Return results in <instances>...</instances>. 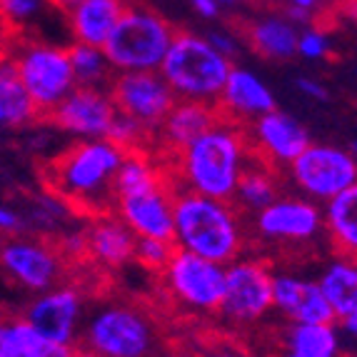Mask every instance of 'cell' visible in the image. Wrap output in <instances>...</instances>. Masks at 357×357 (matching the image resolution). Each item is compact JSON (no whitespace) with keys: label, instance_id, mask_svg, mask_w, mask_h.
<instances>
[{"label":"cell","instance_id":"cell-1","mask_svg":"<svg viewBox=\"0 0 357 357\" xmlns=\"http://www.w3.org/2000/svg\"><path fill=\"white\" fill-rule=\"evenodd\" d=\"M160 160L175 190L232 200L245 167L252 162V153L245 126L220 115L208 130Z\"/></svg>","mask_w":357,"mask_h":357},{"label":"cell","instance_id":"cell-2","mask_svg":"<svg viewBox=\"0 0 357 357\" xmlns=\"http://www.w3.org/2000/svg\"><path fill=\"white\" fill-rule=\"evenodd\" d=\"M126 150L107 137L80 140L43 167V183L53 197L77 213L96 218L115 203V175Z\"/></svg>","mask_w":357,"mask_h":357},{"label":"cell","instance_id":"cell-3","mask_svg":"<svg viewBox=\"0 0 357 357\" xmlns=\"http://www.w3.org/2000/svg\"><path fill=\"white\" fill-rule=\"evenodd\" d=\"M173 243L175 248L227 265L245 248L243 222L230 200L175 190L173 200Z\"/></svg>","mask_w":357,"mask_h":357},{"label":"cell","instance_id":"cell-4","mask_svg":"<svg viewBox=\"0 0 357 357\" xmlns=\"http://www.w3.org/2000/svg\"><path fill=\"white\" fill-rule=\"evenodd\" d=\"M230 70L232 60L215 48L208 38L178 30L158 73L165 77L178 100L218 105Z\"/></svg>","mask_w":357,"mask_h":357},{"label":"cell","instance_id":"cell-5","mask_svg":"<svg viewBox=\"0 0 357 357\" xmlns=\"http://www.w3.org/2000/svg\"><path fill=\"white\" fill-rule=\"evenodd\" d=\"M3 53L13 60L20 83L40 113V120L75 88L68 48L30 36H8Z\"/></svg>","mask_w":357,"mask_h":357},{"label":"cell","instance_id":"cell-6","mask_svg":"<svg viewBox=\"0 0 357 357\" xmlns=\"http://www.w3.org/2000/svg\"><path fill=\"white\" fill-rule=\"evenodd\" d=\"M175 33L178 30L153 8L126 6L102 50L115 73L160 70Z\"/></svg>","mask_w":357,"mask_h":357},{"label":"cell","instance_id":"cell-7","mask_svg":"<svg viewBox=\"0 0 357 357\" xmlns=\"http://www.w3.org/2000/svg\"><path fill=\"white\" fill-rule=\"evenodd\" d=\"M158 345L155 320L128 303L100 305L83 330V347L98 357H153Z\"/></svg>","mask_w":357,"mask_h":357},{"label":"cell","instance_id":"cell-8","mask_svg":"<svg viewBox=\"0 0 357 357\" xmlns=\"http://www.w3.org/2000/svg\"><path fill=\"white\" fill-rule=\"evenodd\" d=\"M160 275L165 292L183 310L197 315H213L220 310L225 292V265L175 248Z\"/></svg>","mask_w":357,"mask_h":357},{"label":"cell","instance_id":"cell-9","mask_svg":"<svg viewBox=\"0 0 357 357\" xmlns=\"http://www.w3.org/2000/svg\"><path fill=\"white\" fill-rule=\"evenodd\" d=\"M273 307V270L257 257H235L225 265V292L218 315L232 325H255Z\"/></svg>","mask_w":357,"mask_h":357},{"label":"cell","instance_id":"cell-10","mask_svg":"<svg viewBox=\"0 0 357 357\" xmlns=\"http://www.w3.org/2000/svg\"><path fill=\"white\" fill-rule=\"evenodd\" d=\"M287 170L292 185L315 203H330L335 195L357 183V158L335 145L310 143Z\"/></svg>","mask_w":357,"mask_h":357},{"label":"cell","instance_id":"cell-11","mask_svg":"<svg viewBox=\"0 0 357 357\" xmlns=\"http://www.w3.org/2000/svg\"><path fill=\"white\" fill-rule=\"evenodd\" d=\"M107 93L120 113L143 123L153 135L178 100L170 85L165 83V77L158 70L115 73L107 85Z\"/></svg>","mask_w":357,"mask_h":357},{"label":"cell","instance_id":"cell-12","mask_svg":"<svg viewBox=\"0 0 357 357\" xmlns=\"http://www.w3.org/2000/svg\"><path fill=\"white\" fill-rule=\"evenodd\" d=\"M0 270L25 290L45 292L63 278L66 257L58 245L45 240L10 238L0 250Z\"/></svg>","mask_w":357,"mask_h":357},{"label":"cell","instance_id":"cell-13","mask_svg":"<svg viewBox=\"0 0 357 357\" xmlns=\"http://www.w3.org/2000/svg\"><path fill=\"white\" fill-rule=\"evenodd\" d=\"M115 113H118V107L105 88L75 85L43 120L53 123L55 128L70 132L80 140H96V137L107 135V128L113 123Z\"/></svg>","mask_w":357,"mask_h":357},{"label":"cell","instance_id":"cell-14","mask_svg":"<svg viewBox=\"0 0 357 357\" xmlns=\"http://www.w3.org/2000/svg\"><path fill=\"white\" fill-rule=\"evenodd\" d=\"M248 145L255 160L270 167H287L310 145V135L298 120L273 107L245 126Z\"/></svg>","mask_w":357,"mask_h":357},{"label":"cell","instance_id":"cell-15","mask_svg":"<svg viewBox=\"0 0 357 357\" xmlns=\"http://www.w3.org/2000/svg\"><path fill=\"white\" fill-rule=\"evenodd\" d=\"M255 230L273 243H307L322 230V210L310 197H275L255 213Z\"/></svg>","mask_w":357,"mask_h":357},{"label":"cell","instance_id":"cell-16","mask_svg":"<svg viewBox=\"0 0 357 357\" xmlns=\"http://www.w3.org/2000/svg\"><path fill=\"white\" fill-rule=\"evenodd\" d=\"M25 320L50 342L73 347L83 322V295L68 285L50 287L30 305Z\"/></svg>","mask_w":357,"mask_h":357},{"label":"cell","instance_id":"cell-17","mask_svg":"<svg viewBox=\"0 0 357 357\" xmlns=\"http://www.w3.org/2000/svg\"><path fill=\"white\" fill-rule=\"evenodd\" d=\"M173 200L175 188L167 180L153 190L115 197L113 213L135 232V238L173 240Z\"/></svg>","mask_w":357,"mask_h":357},{"label":"cell","instance_id":"cell-18","mask_svg":"<svg viewBox=\"0 0 357 357\" xmlns=\"http://www.w3.org/2000/svg\"><path fill=\"white\" fill-rule=\"evenodd\" d=\"M273 307L280 310L292 322H335L333 307L322 295L317 280H307L292 273H273Z\"/></svg>","mask_w":357,"mask_h":357},{"label":"cell","instance_id":"cell-19","mask_svg":"<svg viewBox=\"0 0 357 357\" xmlns=\"http://www.w3.org/2000/svg\"><path fill=\"white\" fill-rule=\"evenodd\" d=\"M218 113L222 118L232 120V123H252L260 115L270 113L275 107L273 90L265 85L262 77H257L248 68H235L232 66L230 75L225 80L220 98H218Z\"/></svg>","mask_w":357,"mask_h":357},{"label":"cell","instance_id":"cell-20","mask_svg":"<svg viewBox=\"0 0 357 357\" xmlns=\"http://www.w3.org/2000/svg\"><path fill=\"white\" fill-rule=\"evenodd\" d=\"M135 232L113 210L90 218V225L85 230V248H88V257L98 268L120 270L128 262H135Z\"/></svg>","mask_w":357,"mask_h":357},{"label":"cell","instance_id":"cell-21","mask_svg":"<svg viewBox=\"0 0 357 357\" xmlns=\"http://www.w3.org/2000/svg\"><path fill=\"white\" fill-rule=\"evenodd\" d=\"M218 118H220V113H218L215 105L197 102V100H175V105L170 107V113L162 120V126L155 130V137L160 140L158 158H165V155L188 145L192 137H197L200 132L208 130Z\"/></svg>","mask_w":357,"mask_h":357},{"label":"cell","instance_id":"cell-22","mask_svg":"<svg viewBox=\"0 0 357 357\" xmlns=\"http://www.w3.org/2000/svg\"><path fill=\"white\" fill-rule=\"evenodd\" d=\"M126 0H80L73 10H68V28L73 43L98 45L102 48L126 10Z\"/></svg>","mask_w":357,"mask_h":357},{"label":"cell","instance_id":"cell-23","mask_svg":"<svg viewBox=\"0 0 357 357\" xmlns=\"http://www.w3.org/2000/svg\"><path fill=\"white\" fill-rule=\"evenodd\" d=\"M0 357H75V347L50 342L25 317H0Z\"/></svg>","mask_w":357,"mask_h":357},{"label":"cell","instance_id":"cell-24","mask_svg":"<svg viewBox=\"0 0 357 357\" xmlns=\"http://www.w3.org/2000/svg\"><path fill=\"white\" fill-rule=\"evenodd\" d=\"M300 30L285 15H260L245 28V40L250 48L270 60H290L298 55Z\"/></svg>","mask_w":357,"mask_h":357},{"label":"cell","instance_id":"cell-25","mask_svg":"<svg viewBox=\"0 0 357 357\" xmlns=\"http://www.w3.org/2000/svg\"><path fill=\"white\" fill-rule=\"evenodd\" d=\"M38 120L40 113L20 83L13 60L0 53V128H25Z\"/></svg>","mask_w":357,"mask_h":357},{"label":"cell","instance_id":"cell-26","mask_svg":"<svg viewBox=\"0 0 357 357\" xmlns=\"http://www.w3.org/2000/svg\"><path fill=\"white\" fill-rule=\"evenodd\" d=\"M322 230H328L335 250L357 260V183L335 195L322 210Z\"/></svg>","mask_w":357,"mask_h":357},{"label":"cell","instance_id":"cell-27","mask_svg":"<svg viewBox=\"0 0 357 357\" xmlns=\"http://www.w3.org/2000/svg\"><path fill=\"white\" fill-rule=\"evenodd\" d=\"M317 285H320L328 305L333 307L335 320H342L352 310H357V260L337 255L322 270Z\"/></svg>","mask_w":357,"mask_h":357},{"label":"cell","instance_id":"cell-28","mask_svg":"<svg viewBox=\"0 0 357 357\" xmlns=\"http://www.w3.org/2000/svg\"><path fill=\"white\" fill-rule=\"evenodd\" d=\"M167 180H170V175H167L165 165L158 155H150L148 150H132V153H126L118 167L115 197L153 190V188L167 183Z\"/></svg>","mask_w":357,"mask_h":357},{"label":"cell","instance_id":"cell-29","mask_svg":"<svg viewBox=\"0 0 357 357\" xmlns=\"http://www.w3.org/2000/svg\"><path fill=\"white\" fill-rule=\"evenodd\" d=\"M340 352L342 347L335 322H322V325L292 322L282 357H340Z\"/></svg>","mask_w":357,"mask_h":357},{"label":"cell","instance_id":"cell-30","mask_svg":"<svg viewBox=\"0 0 357 357\" xmlns=\"http://www.w3.org/2000/svg\"><path fill=\"white\" fill-rule=\"evenodd\" d=\"M275 197H278V170L252 158V162L245 167L243 178L238 183L235 200H238L240 208L257 213V210L273 203Z\"/></svg>","mask_w":357,"mask_h":357},{"label":"cell","instance_id":"cell-31","mask_svg":"<svg viewBox=\"0 0 357 357\" xmlns=\"http://www.w3.org/2000/svg\"><path fill=\"white\" fill-rule=\"evenodd\" d=\"M70 55L73 75H75V85L83 88H105L113 80L115 70L107 60L105 50L98 45H85V43H73L68 48Z\"/></svg>","mask_w":357,"mask_h":357},{"label":"cell","instance_id":"cell-32","mask_svg":"<svg viewBox=\"0 0 357 357\" xmlns=\"http://www.w3.org/2000/svg\"><path fill=\"white\" fill-rule=\"evenodd\" d=\"M48 6V0H0V30L6 36H25Z\"/></svg>","mask_w":357,"mask_h":357},{"label":"cell","instance_id":"cell-33","mask_svg":"<svg viewBox=\"0 0 357 357\" xmlns=\"http://www.w3.org/2000/svg\"><path fill=\"white\" fill-rule=\"evenodd\" d=\"M105 137L110 140V143L118 145V148L126 150V153H132V150H148V145L155 140V135L143 126V123H137L135 118L120 113V110L115 113Z\"/></svg>","mask_w":357,"mask_h":357},{"label":"cell","instance_id":"cell-34","mask_svg":"<svg viewBox=\"0 0 357 357\" xmlns=\"http://www.w3.org/2000/svg\"><path fill=\"white\" fill-rule=\"evenodd\" d=\"M175 252L173 240H162V238H137L135 245V262L140 268L150 270V273L160 275L170 257Z\"/></svg>","mask_w":357,"mask_h":357},{"label":"cell","instance_id":"cell-35","mask_svg":"<svg viewBox=\"0 0 357 357\" xmlns=\"http://www.w3.org/2000/svg\"><path fill=\"white\" fill-rule=\"evenodd\" d=\"M330 36L322 28H305L298 38V55H303L305 60H322L330 55Z\"/></svg>","mask_w":357,"mask_h":357},{"label":"cell","instance_id":"cell-36","mask_svg":"<svg viewBox=\"0 0 357 357\" xmlns=\"http://www.w3.org/2000/svg\"><path fill=\"white\" fill-rule=\"evenodd\" d=\"M23 230H25L23 215L6 208V205H0V232H3V235H18V232H23Z\"/></svg>","mask_w":357,"mask_h":357},{"label":"cell","instance_id":"cell-37","mask_svg":"<svg viewBox=\"0 0 357 357\" xmlns=\"http://www.w3.org/2000/svg\"><path fill=\"white\" fill-rule=\"evenodd\" d=\"M203 357H250L243 347H238L235 342H210L203 350Z\"/></svg>","mask_w":357,"mask_h":357},{"label":"cell","instance_id":"cell-38","mask_svg":"<svg viewBox=\"0 0 357 357\" xmlns=\"http://www.w3.org/2000/svg\"><path fill=\"white\" fill-rule=\"evenodd\" d=\"M205 38H208L215 48L220 50L222 55H227L230 60H232V55L238 53V40H235L232 36H227L225 30H213V33H210V36H205Z\"/></svg>","mask_w":357,"mask_h":357},{"label":"cell","instance_id":"cell-39","mask_svg":"<svg viewBox=\"0 0 357 357\" xmlns=\"http://www.w3.org/2000/svg\"><path fill=\"white\" fill-rule=\"evenodd\" d=\"M295 85H298L300 93H303L305 98H310V100H328V90H325V85L312 80V77H298Z\"/></svg>","mask_w":357,"mask_h":357},{"label":"cell","instance_id":"cell-40","mask_svg":"<svg viewBox=\"0 0 357 357\" xmlns=\"http://www.w3.org/2000/svg\"><path fill=\"white\" fill-rule=\"evenodd\" d=\"M220 0H192V8H195L197 15H203V18L213 20L220 15Z\"/></svg>","mask_w":357,"mask_h":357},{"label":"cell","instance_id":"cell-41","mask_svg":"<svg viewBox=\"0 0 357 357\" xmlns=\"http://www.w3.org/2000/svg\"><path fill=\"white\" fill-rule=\"evenodd\" d=\"M340 322H342V330H345L347 335L357 337V310H352L350 315H345Z\"/></svg>","mask_w":357,"mask_h":357},{"label":"cell","instance_id":"cell-42","mask_svg":"<svg viewBox=\"0 0 357 357\" xmlns=\"http://www.w3.org/2000/svg\"><path fill=\"white\" fill-rule=\"evenodd\" d=\"M48 3H50V8H55V10L68 13V10H73V8H75L80 0H48Z\"/></svg>","mask_w":357,"mask_h":357},{"label":"cell","instance_id":"cell-43","mask_svg":"<svg viewBox=\"0 0 357 357\" xmlns=\"http://www.w3.org/2000/svg\"><path fill=\"white\" fill-rule=\"evenodd\" d=\"M290 6H298V8H305V10L317 13V8L322 6V0H290Z\"/></svg>","mask_w":357,"mask_h":357},{"label":"cell","instance_id":"cell-44","mask_svg":"<svg viewBox=\"0 0 357 357\" xmlns=\"http://www.w3.org/2000/svg\"><path fill=\"white\" fill-rule=\"evenodd\" d=\"M6 40H8V36L3 33V30H0V53H3V45H6Z\"/></svg>","mask_w":357,"mask_h":357},{"label":"cell","instance_id":"cell-45","mask_svg":"<svg viewBox=\"0 0 357 357\" xmlns=\"http://www.w3.org/2000/svg\"><path fill=\"white\" fill-rule=\"evenodd\" d=\"M3 245H6V235L0 232V250H3Z\"/></svg>","mask_w":357,"mask_h":357},{"label":"cell","instance_id":"cell-46","mask_svg":"<svg viewBox=\"0 0 357 357\" xmlns=\"http://www.w3.org/2000/svg\"><path fill=\"white\" fill-rule=\"evenodd\" d=\"M220 3H248V0H220Z\"/></svg>","mask_w":357,"mask_h":357},{"label":"cell","instance_id":"cell-47","mask_svg":"<svg viewBox=\"0 0 357 357\" xmlns=\"http://www.w3.org/2000/svg\"><path fill=\"white\" fill-rule=\"evenodd\" d=\"M352 155L357 158V140H355V145H352Z\"/></svg>","mask_w":357,"mask_h":357},{"label":"cell","instance_id":"cell-48","mask_svg":"<svg viewBox=\"0 0 357 357\" xmlns=\"http://www.w3.org/2000/svg\"><path fill=\"white\" fill-rule=\"evenodd\" d=\"M153 357H175V355H153Z\"/></svg>","mask_w":357,"mask_h":357},{"label":"cell","instance_id":"cell-49","mask_svg":"<svg viewBox=\"0 0 357 357\" xmlns=\"http://www.w3.org/2000/svg\"><path fill=\"white\" fill-rule=\"evenodd\" d=\"M322 3H325V0H322Z\"/></svg>","mask_w":357,"mask_h":357}]
</instances>
